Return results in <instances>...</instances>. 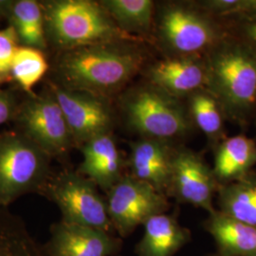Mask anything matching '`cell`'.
Masks as SVG:
<instances>
[{"instance_id": "obj_1", "label": "cell", "mask_w": 256, "mask_h": 256, "mask_svg": "<svg viewBox=\"0 0 256 256\" xmlns=\"http://www.w3.org/2000/svg\"><path fill=\"white\" fill-rule=\"evenodd\" d=\"M138 42L118 41L60 52L55 62L56 84L108 99L122 92L146 66Z\"/></svg>"}, {"instance_id": "obj_2", "label": "cell", "mask_w": 256, "mask_h": 256, "mask_svg": "<svg viewBox=\"0 0 256 256\" xmlns=\"http://www.w3.org/2000/svg\"><path fill=\"white\" fill-rule=\"evenodd\" d=\"M206 90L227 119L243 122L256 108V54L227 37L205 55Z\"/></svg>"}, {"instance_id": "obj_3", "label": "cell", "mask_w": 256, "mask_h": 256, "mask_svg": "<svg viewBox=\"0 0 256 256\" xmlns=\"http://www.w3.org/2000/svg\"><path fill=\"white\" fill-rule=\"evenodd\" d=\"M41 4L46 42L60 52L108 42L144 41L122 32L100 1L50 0Z\"/></svg>"}, {"instance_id": "obj_4", "label": "cell", "mask_w": 256, "mask_h": 256, "mask_svg": "<svg viewBox=\"0 0 256 256\" xmlns=\"http://www.w3.org/2000/svg\"><path fill=\"white\" fill-rule=\"evenodd\" d=\"M126 126L140 138L172 142L194 129L182 100L144 82L128 90L120 98Z\"/></svg>"}, {"instance_id": "obj_5", "label": "cell", "mask_w": 256, "mask_h": 256, "mask_svg": "<svg viewBox=\"0 0 256 256\" xmlns=\"http://www.w3.org/2000/svg\"><path fill=\"white\" fill-rule=\"evenodd\" d=\"M156 36L167 56H205L226 36L216 18L194 2H166L158 5Z\"/></svg>"}, {"instance_id": "obj_6", "label": "cell", "mask_w": 256, "mask_h": 256, "mask_svg": "<svg viewBox=\"0 0 256 256\" xmlns=\"http://www.w3.org/2000/svg\"><path fill=\"white\" fill-rule=\"evenodd\" d=\"M52 158L21 132L0 135V208L40 194L52 174Z\"/></svg>"}, {"instance_id": "obj_7", "label": "cell", "mask_w": 256, "mask_h": 256, "mask_svg": "<svg viewBox=\"0 0 256 256\" xmlns=\"http://www.w3.org/2000/svg\"><path fill=\"white\" fill-rule=\"evenodd\" d=\"M39 194L56 204L64 222L115 234L106 198L95 183L78 171L52 172Z\"/></svg>"}, {"instance_id": "obj_8", "label": "cell", "mask_w": 256, "mask_h": 256, "mask_svg": "<svg viewBox=\"0 0 256 256\" xmlns=\"http://www.w3.org/2000/svg\"><path fill=\"white\" fill-rule=\"evenodd\" d=\"M14 118L21 133L52 158H63L75 146L70 130L54 93L32 95L19 106Z\"/></svg>"}, {"instance_id": "obj_9", "label": "cell", "mask_w": 256, "mask_h": 256, "mask_svg": "<svg viewBox=\"0 0 256 256\" xmlns=\"http://www.w3.org/2000/svg\"><path fill=\"white\" fill-rule=\"evenodd\" d=\"M106 205L115 234L124 239L156 214L167 212L168 198L126 173L108 192Z\"/></svg>"}, {"instance_id": "obj_10", "label": "cell", "mask_w": 256, "mask_h": 256, "mask_svg": "<svg viewBox=\"0 0 256 256\" xmlns=\"http://www.w3.org/2000/svg\"><path fill=\"white\" fill-rule=\"evenodd\" d=\"M50 92L63 110L75 146L94 138L112 134L115 116L108 99L86 92L64 88L50 84Z\"/></svg>"}, {"instance_id": "obj_11", "label": "cell", "mask_w": 256, "mask_h": 256, "mask_svg": "<svg viewBox=\"0 0 256 256\" xmlns=\"http://www.w3.org/2000/svg\"><path fill=\"white\" fill-rule=\"evenodd\" d=\"M220 186L212 168L202 156L187 147L176 146L168 198L210 214L216 210L214 200Z\"/></svg>"}, {"instance_id": "obj_12", "label": "cell", "mask_w": 256, "mask_h": 256, "mask_svg": "<svg viewBox=\"0 0 256 256\" xmlns=\"http://www.w3.org/2000/svg\"><path fill=\"white\" fill-rule=\"evenodd\" d=\"M124 241L115 234L59 220L43 248L48 256H116Z\"/></svg>"}, {"instance_id": "obj_13", "label": "cell", "mask_w": 256, "mask_h": 256, "mask_svg": "<svg viewBox=\"0 0 256 256\" xmlns=\"http://www.w3.org/2000/svg\"><path fill=\"white\" fill-rule=\"evenodd\" d=\"M146 82L180 100L206 88L205 56H166L144 70Z\"/></svg>"}, {"instance_id": "obj_14", "label": "cell", "mask_w": 256, "mask_h": 256, "mask_svg": "<svg viewBox=\"0 0 256 256\" xmlns=\"http://www.w3.org/2000/svg\"><path fill=\"white\" fill-rule=\"evenodd\" d=\"M130 148L128 174L167 196L176 146L169 142L140 138L131 142Z\"/></svg>"}, {"instance_id": "obj_15", "label": "cell", "mask_w": 256, "mask_h": 256, "mask_svg": "<svg viewBox=\"0 0 256 256\" xmlns=\"http://www.w3.org/2000/svg\"><path fill=\"white\" fill-rule=\"evenodd\" d=\"M80 148L82 160L77 171L104 192H108L126 174V162H124L112 134L94 138Z\"/></svg>"}, {"instance_id": "obj_16", "label": "cell", "mask_w": 256, "mask_h": 256, "mask_svg": "<svg viewBox=\"0 0 256 256\" xmlns=\"http://www.w3.org/2000/svg\"><path fill=\"white\" fill-rule=\"evenodd\" d=\"M144 234L135 246L137 256H174L192 241L191 230L174 214H156L144 223Z\"/></svg>"}, {"instance_id": "obj_17", "label": "cell", "mask_w": 256, "mask_h": 256, "mask_svg": "<svg viewBox=\"0 0 256 256\" xmlns=\"http://www.w3.org/2000/svg\"><path fill=\"white\" fill-rule=\"evenodd\" d=\"M203 228L226 256H256V227L234 220L216 210L208 214Z\"/></svg>"}, {"instance_id": "obj_18", "label": "cell", "mask_w": 256, "mask_h": 256, "mask_svg": "<svg viewBox=\"0 0 256 256\" xmlns=\"http://www.w3.org/2000/svg\"><path fill=\"white\" fill-rule=\"evenodd\" d=\"M0 16L9 21L18 37L20 46L44 50L46 48L44 12L36 0H0Z\"/></svg>"}, {"instance_id": "obj_19", "label": "cell", "mask_w": 256, "mask_h": 256, "mask_svg": "<svg viewBox=\"0 0 256 256\" xmlns=\"http://www.w3.org/2000/svg\"><path fill=\"white\" fill-rule=\"evenodd\" d=\"M256 164V144L245 135L224 138L214 150V173L220 183L234 182Z\"/></svg>"}, {"instance_id": "obj_20", "label": "cell", "mask_w": 256, "mask_h": 256, "mask_svg": "<svg viewBox=\"0 0 256 256\" xmlns=\"http://www.w3.org/2000/svg\"><path fill=\"white\" fill-rule=\"evenodd\" d=\"M220 212L256 227V174L248 173L234 182L220 185L218 191Z\"/></svg>"}, {"instance_id": "obj_21", "label": "cell", "mask_w": 256, "mask_h": 256, "mask_svg": "<svg viewBox=\"0 0 256 256\" xmlns=\"http://www.w3.org/2000/svg\"><path fill=\"white\" fill-rule=\"evenodd\" d=\"M102 6L126 34L144 39L154 25L155 2L152 0H102Z\"/></svg>"}, {"instance_id": "obj_22", "label": "cell", "mask_w": 256, "mask_h": 256, "mask_svg": "<svg viewBox=\"0 0 256 256\" xmlns=\"http://www.w3.org/2000/svg\"><path fill=\"white\" fill-rule=\"evenodd\" d=\"M0 256H48L23 220L0 208Z\"/></svg>"}, {"instance_id": "obj_23", "label": "cell", "mask_w": 256, "mask_h": 256, "mask_svg": "<svg viewBox=\"0 0 256 256\" xmlns=\"http://www.w3.org/2000/svg\"><path fill=\"white\" fill-rule=\"evenodd\" d=\"M189 115L194 126L207 137L209 142L216 146L224 138L225 115L216 97L206 88L198 90L187 98Z\"/></svg>"}, {"instance_id": "obj_24", "label": "cell", "mask_w": 256, "mask_h": 256, "mask_svg": "<svg viewBox=\"0 0 256 256\" xmlns=\"http://www.w3.org/2000/svg\"><path fill=\"white\" fill-rule=\"evenodd\" d=\"M48 64L43 50L19 46L10 68V77L21 88L32 93L34 86L46 74Z\"/></svg>"}, {"instance_id": "obj_25", "label": "cell", "mask_w": 256, "mask_h": 256, "mask_svg": "<svg viewBox=\"0 0 256 256\" xmlns=\"http://www.w3.org/2000/svg\"><path fill=\"white\" fill-rule=\"evenodd\" d=\"M19 46L18 37L14 28L8 26L0 30V82L10 77L12 63Z\"/></svg>"}, {"instance_id": "obj_26", "label": "cell", "mask_w": 256, "mask_h": 256, "mask_svg": "<svg viewBox=\"0 0 256 256\" xmlns=\"http://www.w3.org/2000/svg\"><path fill=\"white\" fill-rule=\"evenodd\" d=\"M240 2L241 0H203L194 3L214 18H229L232 16Z\"/></svg>"}, {"instance_id": "obj_27", "label": "cell", "mask_w": 256, "mask_h": 256, "mask_svg": "<svg viewBox=\"0 0 256 256\" xmlns=\"http://www.w3.org/2000/svg\"><path fill=\"white\" fill-rule=\"evenodd\" d=\"M240 42L256 54V18H243L238 26Z\"/></svg>"}, {"instance_id": "obj_28", "label": "cell", "mask_w": 256, "mask_h": 256, "mask_svg": "<svg viewBox=\"0 0 256 256\" xmlns=\"http://www.w3.org/2000/svg\"><path fill=\"white\" fill-rule=\"evenodd\" d=\"M18 108L12 95L10 92L0 90V126L10 118H14Z\"/></svg>"}, {"instance_id": "obj_29", "label": "cell", "mask_w": 256, "mask_h": 256, "mask_svg": "<svg viewBox=\"0 0 256 256\" xmlns=\"http://www.w3.org/2000/svg\"><path fill=\"white\" fill-rule=\"evenodd\" d=\"M238 14L244 16L243 18H256V0H241L232 14V16Z\"/></svg>"}, {"instance_id": "obj_30", "label": "cell", "mask_w": 256, "mask_h": 256, "mask_svg": "<svg viewBox=\"0 0 256 256\" xmlns=\"http://www.w3.org/2000/svg\"><path fill=\"white\" fill-rule=\"evenodd\" d=\"M206 256H223V254H218V252H212V254H207Z\"/></svg>"}, {"instance_id": "obj_31", "label": "cell", "mask_w": 256, "mask_h": 256, "mask_svg": "<svg viewBox=\"0 0 256 256\" xmlns=\"http://www.w3.org/2000/svg\"><path fill=\"white\" fill-rule=\"evenodd\" d=\"M120 256V254H119V256Z\"/></svg>"}]
</instances>
